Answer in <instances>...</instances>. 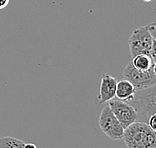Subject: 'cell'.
<instances>
[{
	"label": "cell",
	"instance_id": "cell-1",
	"mask_svg": "<svg viewBox=\"0 0 156 148\" xmlns=\"http://www.w3.org/2000/svg\"><path fill=\"white\" fill-rule=\"evenodd\" d=\"M122 140L127 148H156V132L146 122L130 124L124 129Z\"/></svg>",
	"mask_w": 156,
	"mask_h": 148
},
{
	"label": "cell",
	"instance_id": "cell-2",
	"mask_svg": "<svg viewBox=\"0 0 156 148\" xmlns=\"http://www.w3.org/2000/svg\"><path fill=\"white\" fill-rule=\"evenodd\" d=\"M129 103L136 109L137 121L147 122L148 117L156 113V84L143 90H137Z\"/></svg>",
	"mask_w": 156,
	"mask_h": 148
},
{
	"label": "cell",
	"instance_id": "cell-3",
	"mask_svg": "<svg viewBox=\"0 0 156 148\" xmlns=\"http://www.w3.org/2000/svg\"><path fill=\"white\" fill-rule=\"evenodd\" d=\"M152 42H153V38L146 25L134 29L128 39L131 56L134 57L138 54L150 55Z\"/></svg>",
	"mask_w": 156,
	"mask_h": 148
},
{
	"label": "cell",
	"instance_id": "cell-4",
	"mask_svg": "<svg viewBox=\"0 0 156 148\" xmlns=\"http://www.w3.org/2000/svg\"><path fill=\"white\" fill-rule=\"evenodd\" d=\"M123 78L128 80L137 90H143L156 84V75L153 72V68L149 70H138L129 62L125 66L122 72Z\"/></svg>",
	"mask_w": 156,
	"mask_h": 148
},
{
	"label": "cell",
	"instance_id": "cell-5",
	"mask_svg": "<svg viewBox=\"0 0 156 148\" xmlns=\"http://www.w3.org/2000/svg\"><path fill=\"white\" fill-rule=\"evenodd\" d=\"M99 127L102 132L111 140H122L124 127L121 125L115 115L113 114L109 105H106L101 110L98 118Z\"/></svg>",
	"mask_w": 156,
	"mask_h": 148
},
{
	"label": "cell",
	"instance_id": "cell-6",
	"mask_svg": "<svg viewBox=\"0 0 156 148\" xmlns=\"http://www.w3.org/2000/svg\"><path fill=\"white\" fill-rule=\"evenodd\" d=\"M108 105L124 129L137 121V111L129 102L114 98V99L108 101Z\"/></svg>",
	"mask_w": 156,
	"mask_h": 148
},
{
	"label": "cell",
	"instance_id": "cell-7",
	"mask_svg": "<svg viewBox=\"0 0 156 148\" xmlns=\"http://www.w3.org/2000/svg\"><path fill=\"white\" fill-rule=\"evenodd\" d=\"M117 79L115 77L109 75L107 73H103L101 76L100 84L98 89V103L103 104L115 98Z\"/></svg>",
	"mask_w": 156,
	"mask_h": 148
},
{
	"label": "cell",
	"instance_id": "cell-8",
	"mask_svg": "<svg viewBox=\"0 0 156 148\" xmlns=\"http://www.w3.org/2000/svg\"><path fill=\"white\" fill-rule=\"evenodd\" d=\"M136 89L128 80L122 79L120 81H117L116 85V92H115V98L119 100L130 102L134 98Z\"/></svg>",
	"mask_w": 156,
	"mask_h": 148
},
{
	"label": "cell",
	"instance_id": "cell-9",
	"mask_svg": "<svg viewBox=\"0 0 156 148\" xmlns=\"http://www.w3.org/2000/svg\"><path fill=\"white\" fill-rule=\"evenodd\" d=\"M132 65L138 70H149L153 68L154 62L152 60L151 56L148 54H138L132 57Z\"/></svg>",
	"mask_w": 156,
	"mask_h": 148
},
{
	"label": "cell",
	"instance_id": "cell-10",
	"mask_svg": "<svg viewBox=\"0 0 156 148\" xmlns=\"http://www.w3.org/2000/svg\"><path fill=\"white\" fill-rule=\"evenodd\" d=\"M24 143L21 140L10 136L0 138V148H24Z\"/></svg>",
	"mask_w": 156,
	"mask_h": 148
},
{
	"label": "cell",
	"instance_id": "cell-11",
	"mask_svg": "<svg viewBox=\"0 0 156 148\" xmlns=\"http://www.w3.org/2000/svg\"><path fill=\"white\" fill-rule=\"evenodd\" d=\"M146 123H147L148 125H149V127L152 130H154V131L156 132V113L151 114L149 117H148Z\"/></svg>",
	"mask_w": 156,
	"mask_h": 148
},
{
	"label": "cell",
	"instance_id": "cell-12",
	"mask_svg": "<svg viewBox=\"0 0 156 148\" xmlns=\"http://www.w3.org/2000/svg\"><path fill=\"white\" fill-rule=\"evenodd\" d=\"M147 28L148 30H149V32L151 34L152 38H153L154 40H156V21H154V22H151L149 24H147Z\"/></svg>",
	"mask_w": 156,
	"mask_h": 148
},
{
	"label": "cell",
	"instance_id": "cell-13",
	"mask_svg": "<svg viewBox=\"0 0 156 148\" xmlns=\"http://www.w3.org/2000/svg\"><path fill=\"white\" fill-rule=\"evenodd\" d=\"M150 56H151V58H152V60H153V62L156 63V40H154V39H153V42H152Z\"/></svg>",
	"mask_w": 156,
	"mask_h": 148
},
{
	"label": "cell",
	"instance_id": "cell-14",
	"mask_svg": "<svg viewBox=\"0 0 156 148\" xmlns=\"http://www.w3.org/2000/svg\"><path fill=\"white\" fill-rule=\"evenodd\" d=\"M9 4V0H0V10L4 9Z\"/></svg>",
	"mask_w": 156,
	"mask_h": 148
},
{
	"label": "cell",
	"instance_id": "cell-15",
	"mask_svg": "<svg viewBox=\"0 0 156 148\" xmlns=\"http://www.w3.org/2000/svg\"><path fill=\"white\" fill-rule=\"evenodd\" d=\"M24 148H36V145L33 143H25L24 144Z\"/></svg>",
	"mask_w": 156,
	"mask_h": 148
},
{
	"label": "cell",
	"instance_id": "cell-16",
	"mask_svg": "<svg viewBox=\"0 0 156 148\" xmlns=\"http://www.w3.org/2000/svg\"><path fill=\"white\" fill-rule=\"evenodd\" d=\"M153 72L156 75V63H154V65H153Z\"/></svg>",
	"mask_w": 156,
	"mask_h": 148
},
{
	"label": "cell",
	"instance_id": "cell-17",
	"mask_svg": "<svg viewBox=\"0 0 156 148\" xmlns=\"http://www.w3.org/2000/svg\"><path fill=\"white\" fill-rule=\"evenodd\" d=\"M142 1H144V2H150V1H152V0H142Z\"/></svg>",
	"mask_w": 156,
	"mask_h": 148
}]
</instances>
